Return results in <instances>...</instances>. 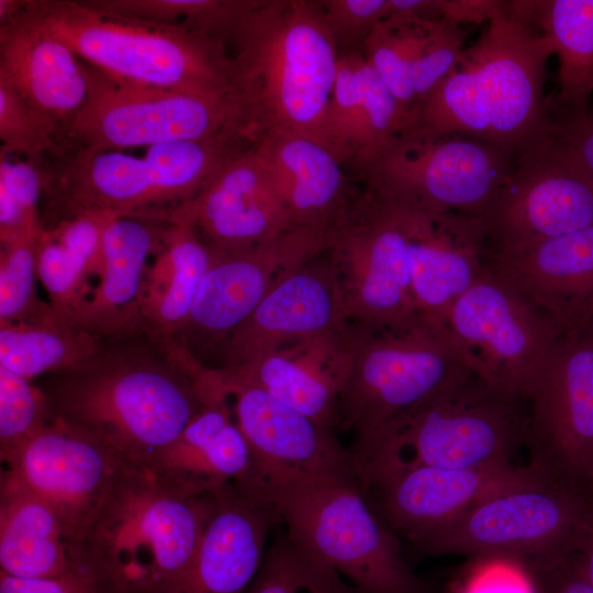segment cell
Here are the masks:
<instances>
[{"label": "cell", "mask_w": 593, "mask_h": 593, "mask_svg": "<svg viewBox=\"0 0 593 593\" xmlns=\"http://www.w3.org/2000/svg\"><path fill=\"white\" fill-rule=\"evenodd\" d=\"M325 24L340 53L355 52L374 27L385 19L389 0H323L320 1Z\"/></svg>", "instance_id": "44"}, {"label": "cell", "mask_w": 593, "mask_h": 593, "mask_svg": "<svg viewBox=\"0 0 593 593\" xmlns=\"http://www.w3.org/2000/svg\"><path fill=\"white\" fill-rule=\"evenodd\" d=\"M589 483L591 484V486L593 489V466H592V470H591V473H590Z\"/></svg>", "instance_id": "50"}, {"label": "cell", "mask_w": 593, "mask_h": 593, "mask_svg": "<svg viewBox=\"0 0 593 593\" xmlns=\"http://www.w3.org/2000/svg\"><path fill=\"white\" fill-rule=\"evenodd\" d=\"M145 468L176 489L199 496L248 483L251 452L220 381L202 410Z\"/></svg>", "instance_id": "29"}, {"label": "cell", "mask_w": 593, "mask_h": 593, "mask_svg": "<svg viewBox=\"0 0 593 593\" xmlns=\"http://www.w3.org/2000/svg\"><path fill=\"white\" fill-rule=\"evenodd\" d=\"M326 247L325 240L294 231L246 249L211 250V265L183 325L171 340L201 362L209 355L219 356L275 284Z\"/></svg>", "instance_id": "17"}, {"label": "cell", "mask_w": 593, "mask_h": 593, "mask_svg": "<svg viewBox=\"0 0 593 593\" xmlns=\"http://www.w3.org/2000/svg\"><path fill=\"white\" fill-rule=\"evenodd\" d=\"M410 116L362 52L339 54L324 145L359 171L409 127Z\"/></svg>", "instance_id": "32"}, {"label": "cell", "mask_w": 593, "mask_h": 593, "mask_svg": "<svg viewBox=\"0 0 593 593\" xmlns=\"http://www.w3.org/2000/svg\"><path fill=\"white\" fill-rule=\"evenodd\" d=\"M353 329L351 368L338 400L337 428L353 432L355 439L433 400L470 371L447 332L424 322L404 331Z\"/></svg>", "instance_id": "11"}, {"label": "cell", "mask_w": 593, "mask_h": 593, "mask_svg": "<svg viewBox=\"0 0 593 593\" xmlns=\"http://www.w3.org/2000/svg\"><path fill=\"white\" fill-rule=\"evenodd\" d=\"M593 532V507L577 484L529 463L416 546L427 556L462 555L514 562L532 573L563 563Z\"/></svg>", "instance_id": "7"}, {"label": "cell", "mask_w": 593, "mask_h": 593, "mask_svg": "<svg viewBox=\"0 0 593 593\" xmlns=\"http://www.w3.org/2000/svg\"><path fill=\"white\" fill-rule=\"evenodd\" d=\"M275 507L239 485L216 495L192 562L174 593H244L258 572Z\"/></svg>", "instance_id": "28"}, {"label": "cell", "mask_w": 593, "mask_h": 593, "mask_svg": "<svg viewBox=\"0 0 593 593\" xmlns=\"http://www.w3.org/2000/svg\"><path fill=\"white\" fill-rule=\"evenodd\" d=\"M528 401L503 393L471 371L443 393L349 448L357 474L512 462L526 444Z\"/></svg>", "instance_id": "6"}, {"label": "cell", "mask_w": 593, "mask_h": 593, "mask_svg": "<svg viewBox=\"0 0 593 593\" xmlns=\"http://www.w3.org/2000/svg\"><path fill=\"white\" fill-rule=\"evenodd\" d=\"M294 231L328 244L351 210L357 192L346 167L321 142L298 134H269L256 142Z\"/></svg>", "instance_id": "26"}, {"label": "cell", "mask_w": 593, "mask_h": 593, "mask_svg": "<svg viewBox=\"0 0 593 593\" xmlns=\"http://www.w3.org/2000/svg\"><path fill=\"white\" fill-rule=\"evenodd\" d=\"M0 85L14 90L66 145L88 96L86 66L66 44L18 18L0 25Z\"/></svg>", "instance_id": "27"}, {"label": "cell", "mask_w": 593, "mask_h": 593, "mask_svg": "<svg viewBox=\"0 0 593 593\" xmlns=\"http://www.w3.org/2000/svg\"><path fill=\"white\" fill-rule=\"evenodd\" d=\"M86 70L88 96L66 135L77 148H148L240 131L256 138L238 93L141 87Z\"/></svg>", "instance_id": "10"}, {"label": "cell", "mask_w": 593, "mask_h": 593, "mask_svg": "<svg viewBox=\"0 0 593 593\" xmlns=\"http://www.w3.org/2000/svg\"><path fill=\"white\" fill-rule=\"evenodd\" d=\"M215 368L234 422L253 457L250 479L242 488L266 500L279 491L322 479L358 475L350 449L337 440L332 429L265 390Z\"/></svg>", "instance_id": "16"}, {"label": "cell", "mask_w": 593, "mask_h": 593, "mask_svg": "<svg viewBox=\"0 0 593 593\" xmlns=\"http://www.w3.org/2000/svg\"><path fill=\"white\" fill-rule=\"evenodd\" d=\"M115 215L82 212L44 227L37 244V278L49 303L71 323L92 292L90 279L103 270L102 237Z\"/></svg>", "instance_id": "35"}, {"label": "cell", "mask_w": 593, "mask_h": 593, "mask_svg": "<svg viewBox=\"0 0 593 593\" xmlns=\"http://www.w3.org/2000/svg\"><path fill=\"white\" fill-rule=\"evenodd\" d=\"M193 225L211 250L234 251L294 232L256 142L231 158L190 201L157 222Z\"/></svg>", "instance_id": "20"}, {"label": "cell", "mask_w": 593, "mask_h": 593, "mask_svg": "<svg viewBox=\"0 0 593 593\" xmlns=\"http://www.w3.org/2000/svg\"><path fill=\"white\" fill-rule=\"evenodd\" d=\"M0 593H113L91 568L58 577L23 579L0 572Z\"/></svg>", "instance_id": "45"}, {"label": "cell", "mask_w": 593, "mask_h": 593, "mask_svg": "<svg viewBox=\"0 0 593 593\" xmlns=\"http://www.w3.org/2000/svg\"><path fill=\"white\" fill-rule=\"evenodd\" d=\"M399 205L404 211L412 290L419 317L447 332L450 309L486 268L484 236L474 216Z\"/></svg>", "instance_id": "23"}, {"label": "cell", "mask_w": 593, "mask_h": 593, "mask_svg": "<svg viewBox=\"0 0 593 593\" xmlns=\"http://www.w3.org/2000/svg\"><path fill=\"white\" fill-rule=\"evenodd\" d=\"M15 18L57 37L112 79L141 87L238 93L223 38L191 25L105 14L85 1L70 0H22Z\"/></svg>", "instance_id": "4"}, {"label": "cell", "mask_w": 593, "mask_h": 593, "mask_svg": "<svg viewBox=\"0 0 593 593\" xmlns=\"http://www.w3.org/2000/svg\"><path fill=\"white\" fill-rule=\"evenodd\" d=\"M514 158L462 135L402 134L357 174L363 190L382 200L478 216L504 182Z\"/></svg>", "instance_id": "13"}, {"label": "cell", "mask_w": 593, "mask_h": 593, "mask_svg": "<svg viewBox=\"0 0 593 593\" xmlns=\"http://www.w3.org/2000/svg\"><path fill=\"white\" fill-rule=\"evenodd\" d=\"M550 125L593 176V109L572 111L549 100Z\"/></svg>", "instance_id": "46"}, {"label": "cell", "mask_w": 593, "mask_h": 593, "mask_svg": "<svg viewBox=\"0 0 593 593\" xmlns=\"http://www.w3.org/2000/svg\"><path fill=\"white\" fill-rule=\"evenodd\" d=\"M350 324L268 353L249 362L217 367L228 377L256 385L320 425L337 428L340 393L353 360Z\"/></svg>", "instance_id": "24"}, {"label": "cell", "mask_w": 593, "mask_h": 593, "mask_svg": "<svg viewBox=\"0 0 593 593\" xmlns=\"http://www.w3.org/2000/svg\"><path fill=\"white\" fill-rule=\"evenodd\" d=\"M348 324L337 273L324 251L275 284L226 342L220 367L243 365Z\"/></svg>", "instance_id": "21"}, {"label": "cell", "mask_w": 593, "mask_h": 593, "mask_svg": "<svg viewBox=\"0 0 593 593\" xmlns=\"http://www.w3.org/2000/svg\"><path fill=\"white\" fill-rule=\"evenodd\" d=\"M43 230L1 244L0 322H40L59 315L36 290L37 244Z\"/></svg>", "instance_id": "39"}, {"label": "cell", "mask_w": 593, "mask_h": 593, "mask_svg": "<svg viewBox=\"0 0 593 593\" xmlns=\"http://www.w3.org/2000/svg\"><path fill=\"white\" fill-rule=\"evenodd\" d=\"M101 343L60 315L40 322H0V365L32 380L78 368Z\"/></svg>", "instance_id": "37"}, {"label": "cell", "mask_w": 593, "mask_h": 593, "mask_svg": "<svg viewBox=\"0 0 593 593\" xmlns=\"http://www.w3.org/2000/svg\"><path fill=\"white\" fill-rule=\"evenodd\" d=\"M580 551L582 558L575 569L593 586V532Z\"/></svg>", "instance_id": "49"}, {"label": "cell", "mask_w": 593, "mask_h": 593, "mask_svg": "<svg viewBox=\"0 0 593 593\" xmlns=\"http://www.w3.org/2000/svg\"><path fill=\"white\" fill-rule=\"evenodd\" d=\"M446 331L472 373L526 401L563 337L544 311L488 266L450 309Z\"/></svg>", "instance_id": "12"}, {"label": "cell", "mask_w": 593, "mask_h": 593, "mask_svg": "<svg viewBox=\"0 0 593 593\" xmlns=\"http://www.w3.org/2000/svg\"><path fill=\"white\" fill-rule=\"evenodd\" d=\"M105 14L160 24H187L220 36L246 0H85Z\"/></svg>", "instance_id": "40"}, {"label": "cell", "mask_w": 593, "mask_h": 593, "mask_svg": "<svg viewBox=\"0 0 593 593\" xmlns=\"http://www.w3.org/2000/svg\"><path fill=\"white\" fill-rule=\"evenodd\" d=\"M534 574L541 581L542 593H593V586L577 569L564 571V562Z\"/></svg>", "instance_id": "48"}, {"label": "cell", "mask_w": 593, "mask_h": 593, "mask_svg": "<svg viewBox=\"0 0 593 593\" xmlns=\"http://www.w3.org/2000/svg\"><path fill=\"white\" fill-rule=\"evenodd\" d=\"M2 471L45 501L82 542L127 465L98 439L57 417L13 451Z\"/></svg>", "instance_id": "18"}, {"label": "cell", "mask_w": 593, "mask_h": 593, "mask_svg": "<svg viewBox=\"0 0 593 593\" xmlns=\"http://www.w3.org/2000/svg\"><path fill=\"white\" fill-rule=\"evenodd\" d=\"M47 184L38 164L0 154V242L40 233L37 205Z\"/></svg>", "instance_id": "41"}, {"label": "cell", "mask_w": 593, "mask_h": 593, "mask_svg": "<svg viewBox=\"0 0 593 593\" xmlns=\"http://www.w3.org/2000/svg\"><path fill=\"white\" fill-rule=\"evenodd\" d=\"M212 251L188 222L165 223L160 244L149 266L142 302L141 331L171 340L183 325Z\"/></svg>", "instance_id": "34"}, {"label": "cell", "mask_w": 593, "mask_h": 593, "mask_svg": "<svg viewBox=\"0 0 593 593\" xmlns=\"http://www.w3.org/2000/svg\"><path fill=\"white\" fill-rule=\"evenodd\" d=\"M325 251L336 270L350 325L378 333L404 331L422 322L401 205L361 190Z\"/></svg>", "instance_id": "14"}, {"label": "cell", "mask_w": 593, "mask_h": 593, "mask_svg": "<svg viewBox=\"0 0 593 593\" xmlns=\"http://www.w3.org/2000/svg\"><path fill=\"white\" fill-rule=\"evenodd\" d=\"M552 54L549 41L504 1L403 134L462 135L516 155L549 125L544 86Z\"/></svg>", "instance_id": "2"}, {"label": "cell", "mask_w": 593, "mask_h": 593, "mask_svg": "<svg viewBox=\"0 0 593 593\" xmlns=\"http://www.w3.org/2000/svg\"><path fill=\"white\" fill-rule=\"evenodd\" d=\"M266 501L291 539L332 564L360 593H437L413 571L358 475L322 479Z\"/></svg>", "instance_id": "9"}, {"label": "cell", "mask_w": 593, "mask_h": 593, "mask_svg": "<svg viewBox=\"0 0 593 593\" xmlns=\"http://www.w3.org/2000/svg\"><path fill=\"white\" fill-rule=\"evenodd\" d=\"M255 142L240 131L152 146L143 156L77 148L59 172L47 176L45 191L52 192L64 217L103 212L156 221L197 197L231 158Z\"/></svg>", "instance_id": "8"}, {"label": "cell", "mask_w": 593, "mask_h": 593, "mask_svg": "<svg viewBox=\"0 0 593 593\" xmlns=\"http://www.w3.org/2000/svg\"><path fill=\"white\" fill-rule=\"evenodd\" d=\"M486 256L511 253L593 225V176L547 130L515 155L513 166L478 216Z\"/></svg>", "instance_id": "15"}, {"label": "cell", "mask_w": 593, "mask_h": 593, "mask_svg": "<svg viewBox=\"0 0 593 593\" xmlns=\"http://www.w3.org/2000/svg\"><path fill=\"white\" fill-rule=\"evenodd\" d=\"M486 266L544 311L563 335L584 333L593 323V225L489 255Z\"/></svg>", "instance_id": "25"}, {"label": "cell", "mask_w": 593, "mask_h": 593, "mask_svg": "<svg viewBox=\"0 0 593 593\" xmlns=\"http://www.w3.org/2000/svg\"><path fill=\"white\" fill-rule=\"evenodd\" d=\"M165 223L113 216L102 237L103 270L71 323L100 340L141 333L143 293L149 258Z\"/></svg>", "instance_id": "30"}, {"label": "cell", "mask_w": 593, "mask_h": 593, "mask_svg": "<svg viewBox=\"0 0 593 593\" xmlns=\"http://www.w3.org/2000/svg\"><path fill=\"white\" fill-rule=\"evenodd\" d=\"M51 418L42 388L0 365V455L13 451Z\"/></svg>", "instance_id": "42"}, {"label": "cell", "mask_w": 593, "mask_h": 593, "mask_svg": "<svg viewBox=\"0 0 593 593\" xmlns=\"http://www.w3.org/2000/svg\"><path fill=\"white\" fill-rule=\"evenodd\" d=\"M510 5L541 29L558 56L559 90L553 101L568 110H588L593 93V0L510 1Z\"/></svg>", "instance_id": "36"}, {"label": "cell", "mask_w": 593, "mask_h": 593, "mask_svg": "<svg viewBox=\"0 0 593 593\" xmlns=\"http://www.w3.org/2000/svg\"><path fill=\"white\" fill-rule=\"evenodd\" d=\"M244 593H360L327 561L278 534Z\"/></svg>", "instance_id": "38"}, {"label": "cell", "mask_w": 593, "mask_h": 593, "mask_svg": "<svg viewBox=\"0 0 593 593\" xmlns=\"http://www.w3.org/2000/svg\"><path fill=\"white\" fill-rule=\"evenodd\" d=\"M257 141L298 134L324 144L339 51L320 1L247 0L221 32Z\"/></svg>", "instance_id": "3"}, {"label": "cell", "mask_w": 593, "mask_h": 593, "mask_svg": "<svg viewBox=\"0 0 593 593\" xmlns=\"http://www.w3.org/2000/svg\"><path fill=\"white\" fill-rule=\"evenodd\" d=\"M466 32L445 19L391 14L366 40L362 54L411 118L465 49Z\"/></svg>", "instance_id": "31"}, {"label": "cell", "mask_w": 593, "mask_h": 593, "mask_svg": "<svg viewBox=\"0 0 593 593\" xmlns=\"http://www.w3.org/2000/svg\"><path fill=\"white\" fill-rule=\"evenodd\" d=\"M212 368L171 340L141 332L102 340L97 354L43 385L52 417L145 468L206 404Z\"/></svg>", "instance_id": "1"}, {"label": "cell", "mask_w": 593, "mask_h": 593, "mask_svg": "<svg viewBox=\"0 0 593 593\" xmlns=\"http://www.w3.org/2000/svg\"><path fill=\"white\" fill-rule=\"evenodd\" d=\"M589 333V335L592 337L593 339V323L591 324V326L588 328L586 331Z\"/></svg>", "instance_id": "51"}, {"label": "cell", "mask_w": 593, "mask_h": 593, "mask_svg": "<svg viewBox=\"0 0 593 593\" xmlns=\"http://www.w3.org/2000/svg\"><path fill=\"white\" fill-rule=\"evenodd\" d=\"M530 463L578 485L593 466V339L563 335L528 400Z\"/></svg>", "instance_id": "19"}, {"label": "cell", "mask_w": 593, "mask_h": 593, "mask_svg": "<svg viewBox=\"0 0 593 593\" xmlns=\"http://www.w3.org/2000/svg\"><path fill=\"white\" fill-rule=\"evenodd\" d=\"M504 1L439 0V16L451 23H481L490 21L503 8Z\"/></svg>", "instance_id": "47"}, {"label": "cell", "mask_w": 593, "mask_h": 593, "mask_svg": "<svg viewBox=\"0 0 593 593\" xmlns=\"http://www.w3.org/2000/svg\"><path fill=\"white\" fill-rule=\"evenodd\" d=\"M527 470L502 462L479 468L416 467L359 475L373 506L400 538L414 547L485 495Z\"/></svg>", "instance_id": "22"}, {"label": "cell", "mask_w": 593, "mask_h": 593, "mask_svg": "<svg viewBox=\"0 0 593 593\" xmlns=\"http://www.w3.org/2000/svg\"><path fill=\"white\" fill-rule=\"evenodd\" d=\"M217 494L192 495L146 468L128 467L83 538L90 567L113 593H174L192 562Z\"/></svg>", "instance_id": "5"}, {"label": "cell", "mask_w": 593, "mask_h": 593, "mask_svg": "<svg viewBox=\"0 0 593 593\" xmlns=\"http://www.w3.org/2000/svg\"><path fill=\"white\" fill-rule=\"evenodd\" d=\"M90 567L82 542L57 513L1 471L0 572L23 579L58 577Z\"/></svg>", "instance_id": "33"}, {"label": "cell", "mask_w": 593, "mask_h": 593, "mask_svg": "<svg viewBox=\"0 0 593 593\" xmlns=\"http://www.w3.org/2000/svg\"><path fill=\"white\" fill-rule=\"evenodd\" d=\"M0 154L24 155L40 164L45 154L64 146L48 124L12 89L0 85Z\"/></svg>", "instance_id": "43"}]
</instances>
